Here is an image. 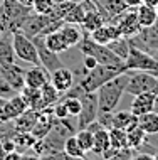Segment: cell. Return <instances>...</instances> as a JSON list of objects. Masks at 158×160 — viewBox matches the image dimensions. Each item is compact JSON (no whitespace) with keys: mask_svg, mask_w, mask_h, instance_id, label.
Here are the masks:
<instances>
[{"mask_svg":"<svg viewBox=\"0 0 158 160\" xmlns=\"http://www.w3.org/2000/svg\"><path fill=\"white\" fill-rule=\"evenodd\" d=\"M86 128H88L91 133H96V132H99V130H103L104 127H103V125H101L99 122H98V120H94V122H91V123H89Z\"/></svg>","mask_w":158,"mask_h":160,"instance_id":"obj_44","label":"cell"},{"mask_svg":"<svg viewBox=\"0 0 158 160\" xmlns=\"http://www.w3.org/2000/svg\"><path fill=\"white\" fill-rule=\"evenodd\" d=\"M111 24H116L121 37H128V39L136 36V34L141 31V25L138 22L135 8H128L126 12H123L121 15H118L116 19L111 20Z\"/></svg>","mask_w":158,"mask_h":160,"instance_id":"obj_11","label":"cell"},{"mask_svg":"<svg viewBox=\"0 0 158 160\" xmlns=\"http://www.w3.org/2000/svg\"><path fill=\"white\" fill-rule=\"evenodd\" d=\"M50 110H52V115L55 116V118H59V120H62V118H71V116H69V111H67V108H66V105H64L62 99H59L57 103H54V105L50 106Z\"/></svg>","mask_w":158,"mask_h":160,"instance_id":"obj_38","label":"cell"},{"mask_svg":"<svg viewBox=\"0 0 158 160\" xmlns=\"http://www.w3.org/2000/svg\"><path fill=\"white\" fill-rule=\"evenodd\" d=\"M78 143L81 145V148L84 150L86 153H89L93 150V143H94V133H91L88 128H81L74 133Z\"/></svg>","mask_w":158,"mask_h":160,"instance_id":"obj_35","label":"cell"},{"mask_svg":"<svg viewBox=\"0 0 158 160\" xmlns=\"http://www.w3.org/2000/svg\"><path fill=\"white\" fill-rule=\"evenodd\" d=\"M123 72H125V69H123V68H114V66L98 64L94 69L88 71L86 74L81 78L78 84L86 93H94V91H98V88H101L104 83H108L109 79H113V78L123 74Z\"/></svg>","mask_w":158,"mask_h":160,"instance_id":"obj_4","label":"cell"},{"mask_svg":"<svg viewBox=\"0 0 158 160\" xmlns=\"http://www.w3.org/2000/svg\"><path fill=\"white\" fill-rule=\"evenodd\" d=\"M12 47H14V52H15L17 59L31 64V66H41L36 44L25 34H22L20 31L12 32Z\"/></svg>","mask_w":158,"mask_h":160,"instance_id":"obj_5","label":"cell"},{"mask_svg":"<svg viewBox=\"0 0 158 160\" xmlns=\"http://www.w3.org/2000/svg\"><path fill=\"white\" fill-rule=\"evenodd\" d=\"M109 143L113 148L116 150H123L128 148V138H126V132L119 128H109Z\"/></svg>","mask_w":158,"mask_h":160,"instance_id":"obj_34","label":"cell"},{"mask_svg":"<svg viewBox=\"0 0 158 160\" xmlns=\"http://www.w3.org/2000/svg\"><path fill=\"white\" fill-rule=\"evenodd\" d=\"M135 12H136V17H138V22L141 27H150V25H153L158 20V14H156L155 7L141 3V5H138L135 8Z\"/></svg>","mask_w":158,"mask_h":160,"instance_id":"obj_26","label":"cell"},{"mask_svg":"<svg viewBox=\"0 0 158 160\" xmlns=\"http://www.w3.org/2000/svg\"><path fill=\"white\" fill-rule=\"evenodd\" d=\"M32 42L36 44V49H37V54H39V61H41L42 68H45L49 72H52V71H55V69L64 66V62L61 61L59 54L52 52V51L44 44V36L32 37Z\"/></svg>","mask_w":158,"mask_h":160,"instance_id":"obj_10","label":"cell"},{"mask_svg":"<svg viewBox=\"0 0 158 160\" xmlns=\"http://www.w3.org/2000/svg\"><path fill=\"white\" fill-rule=\"evenodd\" d=\"M49 81L59 93L64 94L67 89H71L74 86V72L71 69H67L66 66H62V68H59V69L50 72Z\"/></svg>","mask_w":158,"mask_h":160,"instance_id":"obj_14","label":"cell"},{"mask_svg":"<svg viewBox=\"0 0 158 160\" xmlns=\"http://www.w3.org/2000/svg\"><path fill=\"white\" fill-rule=\"evenodd\" d=\"M32 10L36 14H41V15H47L54 10L55 3L54 0H32Z\"/></svg>","mask_w":158,"mask_h":160,"instance_id":"obj_36","label":"cell"},{"mask_svg":"<svg viewBox=\"0 0 158 160\" xmlns=\"http://www.w3.org/2000/svg\"><path fill=\"white\" fill-rule=\"evenodd\" d=\"M111 147L109 143V132L106 128L99 130V132L94 133V143H93V150L91 152L94 155H101L104 150H108Z\"/></svg>","mask_w":158,"mask_h":160,"instance_id":"obj_32","label":"cell"},{"mask_svg":"<svg viewBox=\"0 0 158 160\" xmlns=\"http://www.w3.org/2000/svg\"><path fill=\"white\" fill-rule=\"evenodd\" d=\"M128 8L130 7L126 5L125 0H99L98 2V10L101 12L106 22H111L118 15H121L123 12H126Z\"/></svg>","mask_w":158,"mask_h":160,"instance_id":"obj_17","label":"cell"},{"mask_svg":"<svg viewBox=\"0 0 158 160\" xmlns=\"http://www.w3.org/2000/svg\"><path fill=\"white\" fill-rule=\"evenodd\" d=\"M39 160H71V157H67L62 150H52V152L41 155Z\"/></svg>","mask_w":158,"mask_h":160,"instance_id":"obj_39","label":"cell"},{"mask_svg":"<svg viewBox=\"0 0 158 160\" xmlns=\"http://www.w3.org/2000/svg\"><path fill=\"white\" fill-rule=\"evenodd\" d=\"M37 115H39V111L31 110V108H29V110L24 111L20 116H17L15 120H12L14 130H15V132H31V130L34 128L36 120H37Z\"/></svg>","mask_w":158,"mask_h":160,"instance_id":"obj_24","label":"cell"},{"mask_svg":"<svg viewBox=\"0 0 158 160\" xmlns=\"http://www.w3.org/2000/svg\"><path fill=\"white\" fill-rule=\"evenodd\" d=\"M138 127L146 135H156L158 133V111H148L145 115L138 116Z\"/></svg>","mask_w":158,"mask_h":160,"instance_id":"obj_25","label":"cell"},{"mask_svg":"<svg viewBox=\"0 0 158 160\" xmlns=\"http://www.w3.org/2000/svg\"><path fill=\"white\" fill-rule=\"evenodd\" d=\"M0 36H2V32H0Z\"/></svg>","mask_w":158,"mask_h":160,"instance_id":"obj_61","label":"cell"},{"mask_svg":"<svg viewBox=\"0 0 158 160\" xmlns=\"http://www.w3.org/2000/svg\"><path fill=\"white\" fill-rule=\"evenodd\" d=\"M155 93H156V98H158V84H156V91Z\"/></svg>","mask_w":158,"mask_h":160,"instance_id":"obj_56","label":"cell"},{"mask_svg":"<svg viewBox=\"0 0 158 160\" xmlns=\"http://www.w3.org/2000/svg\"><path fill=\"white\" fill-rule=\"evenodd\" d=\"M49 76H50V72L45 68H42V66H32V68L25 69L24 83H25V86H31V88L41 89L45 83H49Z\"/></svg>","mask_w":158,"mask_h":160,"instance_id":"obj_19","label":"cell"},{"mask_svg":"<svg viewBox=\"0 0 158 160\" xmlns=\"http://www.w3.org/2000/svg\"><path fill=\"white\" fill-rule=\"evenodd\" d=\"M61 99L64 101V105H66L71 118H78V115L81 113V99L72 98V96H62Z\"/></svg>","mask_w":158,"mask_h":160,"instance_id":"obj_37","label":"cell"},{"mask_svg":"<svg viewBox=\"0 0 158 160\" xmlns=\"http://www.w3.org/2000/svg\"><path fill=\"white\" fill-rule=\"evenodd\" d=\"M5 157V152H3V147H2V140H0V160H3Z\"/></svg>","mask_w":158,"mask_h":160,"instance_id":"obj_51","label":"cell"},{"mask_svg":"<svg viewBox=\"0 0 158 160\" xmlns=\"http://www.w3.org/2000/svg\"><path fill=\"white\" fill-rule=\"evenodd\" d=\"M89 37H91L94 42H98V44H101V46H108L111 41L121 37V34H119V29H118L116 24L106 22V24L101 25V27H98L96 31H93L91 34H89Z\"/></svg>","mask_w":158,"mask_h":160,"instance_id":"obj_18","label":"cell"},{"mask_svg":"<svg viewBox=\"0 0 158 160\" xmlns=\"http://www.w3.org/2000/svg\"><path fill=\"white\" fill-rule=\"evenodd\" d=\"M61 96H62V94L59 93L52 84H50V81H49V83H45V84L41 88V101H42V108H50V106L54 105V103H57L59 99H61Z\"/></svg>","mask_w":158,"mask_h":160,"instance_id":"obj_29","label":"cell"},{"mask_svg":"<svg viewBox=\"0 0 158 160\" xmlns=\"http://www.w3.org/2000/svg\"><path fill=\"white\" fill-rule=\"evenodd\" d=\"M155 8H156V14H158V5H156V7H155Z\"/></svg>","mask_w":158,"mask_h":160,"instance_id":"obj_59","label":"cell"},{"mask_svg":"<svg viewBox=\"0 0 158 160\" xmlns=\"http://www.w3.org/2000/svg\"><path fill=\"white\" fill-rule=\"evenodd\" d=\"M69 2H76V3H79V2H83V0H69Z\"/></svg>","mask_w":158,"mask_h":160,"instance_id":"obj_53","label":"cell"},{"mask_svg":"<svg viewBox=\"0 0 158 160\" xmlns=\"http://www.w3.org/2000/svg\"><path fill=\"white\" fill-rule=\"evenodd\" d=\"M5 101H7V98H3V96H0V113H2V110H3V106H5Z\"/></svg>","mask_w":158,"mask_h":160,"instance_id":"obj_49","label":"cell"},{"mask_svg":"<svg viewBox=\"0 0 158 160\" xmlns=\"http://www.w3.org/2000/svg\"><path fill=\"white\" fill-rule=\"evenodd\" d=\"M62 152L66 153L67 157H71V158H83V157H86V152L81 148V145L78 143V140H76L74 135L67 137L66 140H64Z\"/></svg>","mask_w":158,"mask_h":160,"instance_id":"obj_30","label":"cell"},{"mask_svg":"<svg viewBox=\"0 0 158 160\" xmlns=\"http://www.w3.org/2000/svg\"><path fill=\"white\" fill-rule=\"evenodd\" d=\"M125 68L126 71H148L153 76L158 78V64L153 58V54L145 52L138 47L131 46L128 58L125 59Z\"/></svg>","mask_w":158,"mask_h":160,"instance_id":"obj_6","label":"cell"},{"mask_svg":"<svg viewBox=\"0 0 158 160\" xmlns=\"http://www.w3.org/2000/svg\"><path fill=\"white\" fill-rule=\"evenodd\" d=\"M24 74H25V69L22 66H19L17 62H8V64H2V66H0V76L5 79V83L10 86L15 93H19L25 86Z\"/></svg>","mask_w":158,"mask_h":160,"instance_id":"obj_12","label":"cell"},{"mask_svg":"<svg viewBox=\"0 0 158 160\" xmlns=\"http://www.w3.org/2000/svg\"><path fill=\"white\" fill-rule=\"evenodd\" d=\"M32 12V7H27L17 0H3L0 5V25L3 32H15Z\"/></svg>","mask_w":158,"mask_h":160,"instance_id":"obj_3","label":"cell"},{"mask_svg":"<svg viewBox=\"0 0 158 160\" xmlns=\"http://www.w3.org/2000/svg\"><path fill=\"white\" fill-rule=\"evenodd\" d=\"M71 160H88L86 157H83V158H71Z\"/></svg>","mask_w":158,"mask_h":160,"instance_id":"obj_52","label":"cell"},{"mask_svg":"<svg viewBox=\"0 0 158 160\" xmlns=\"http://www.w3.org/2000/svg\"><path fill=\"white\" fill-rule=\"evenodd\" d=\"M113 127L111 128H119V130H125L128 132L130 128H133L135 125H138V116L133 115L130 110H123V111H116L113 113Z\"/></svg>","mask_w":158,"mask_h":160,"instance_id":"obj_21","label":"cell"},{"mask_svg":"<svg viewBox=\"0 0 158 160\" xmlns=\"http://www.w3.org/2000/svg\"><path fill=\"white\" fill-rule=\"evenodd\" d=\"M98 122H99L103 127L106 128V130H109L111 127H113V113H98Z\"/></svg>","mask_w":158,"mask_h":160,"instance_id":"obj_41","label":"cell"},{"mask_svg":"<svg viewBox=\"0 0 158 160\" xmlns=\"http://www.w3.org/2000/svg\"><path fill=\"white\" fill-rule=\"evenodd\" d=\"M14 94H15V91L5 83V79H3L2 76H0V96H3V98H10V96H14Z\"/></svg>","mask_w":158,"mask_h":160,"instance_id":"obj_42","label":"cell"},{"mask_svg":"<svg viewBox=\"0 0 158 160\" xmlns=\"http://www.w3.org/2000/svg\"><path fill=\"white\" fill-rule=\"evenodd\" d=\"M54 120H55V116L52 115V110H50V108H44V110H41L39 115H37L36 123H34V128L31 130V133L37 138V140H42V138H44L50 130H52Z\"/></svg>","mask_w":158,"mask_h":160,"instance_id":"obj_15","label":"cell"},{"mask_svg":"<svg viewBox=\"0 0 158 160\" xmlns=\"http://www.w3.org/2000/svg\"><path fill=\"white\" fill-rule=\"evenodd\" d=\"M44 44L55 54H62V52H66V51L69 49V46H67V42L64 41L62 34L59 32V29L47 34V36H44Z\"/></svg>","mask_w":158,"mask_h":160,"instance_id":"obj_27","label":"cell"},{"mask_svg":"<svg viewBox=\"0 0 158 160\" xmlns=\"http://www.w3.org/2000/svg\"><path fill=\"white\" fill-rule=\"evenodd\" d=\"M145 5H150V7H156L158 5V0H143Z\"/></svg>","mask_w":158,"mask_h":160,"instance_id":"obj_48","label":"cell"},{"mask_svg":"<svg viewBox=\"0 0 158 160\" xmlns=\"http://www.w3.org/2000/svg\"><path fill=\"white\" fill-rule=\"evenodd\" d=\"M103 24H106V20H104V17L101 15V12L98 10V3H96V8H91V10H88L86 14H84L81 27H83L84 32L91 34L93 31H96L98 27H101Z\"/></svg>","mask_w":158,"mask_h":160,"instance_id":"obj_22","label":"cell"},{"mask_svg":"<svg viewBox=\"0 0 158 160\" xmlns=\"http://www.w3.org/2000/svg\"><path fill=\"white\" fill-rule=\"evenodd\" d=\"M59 32L62 34V37H64V41L67 42V46L69 47H74V46H78L79 44V41L83 39V27L78 24H67V22H64L61 27H59Z\"/></svg>","mask_w":158,"mask_h":160,"instance_id":"obj_20","label":"cell"},{"mask_svg":"<svg viewBox=\"0 0 158 160\" xmlns=\"http://www.w3.org/2000/svg\"><path fill=\"white\" fill-rule=\"evenodd\" d=\"M27 110H29V106L25 103V99L22 98V94L15 93L14 96L7 98L5 106H3L2 113H0V120L2 122H12V120H15L17 116H20Z\"/></svg>","mask_w":158,"mask_h":160,"instance_id":"obj_13","label":"cell"},{"mask_svg":"<svg viewBox=\"0 0 158 160\" xmlns=\"http://www.w3.org/2000/svg\"><path fill=\"white\" fill-rule=\"evenodd\" d=\"M15 52L12 47V32H2L0 36V66L15 62Z\"/></svg>","mask_w":158,"mask_h":160,"instance_id":"obj_23","label":"cell"},{"mask_svg":"<svg viewBox=\"0 0 158 160\" xmlns=\"http://www.w3.org/2000/svg\"><path fill=\"white\" fill-rule=\"evenodd\" d=\"M128 72V81H126V91L136 96L141 93H150L156 91L158 78L153 76L148 71H126Z\"/></svg>","mask_w":158,"mask_h":160,"instance_id":"obj_7","label":"cell"},{"mask_svg":"<svg viewBox=\"0 0 158 160\" xmlns=\"http://www.w3.org/2000/svg\"><path fill=\"white\" fill-rule=\"evenodd\" d=\"M20 160H39V155H22Z\"/></svg>","mask_w":158,"mask_h":160,"instance_id":"obj_47","label":"cell"},{"mask_svg":"<svg viewBox=\"0 0 158 160\" xmlns=\"http://www.w3.org/2000/svg\"><path fill=\"white\" fill-rule=\"evenodd\" d=\"M130 44L150 54L158 51V20L150 27H141L136 36L130 37Z\"/></svg>","mask_w":158,"mask_h":160,"instance_id":"obj_8","label":"cell"},{"mask_svg":"<svg viewBox=\"0 0 158 160\" xmlns=\"http://www.w3.org/2000/svg\"><path fill=\"white\" fill-rule=\"evenodd\" d=\"M2 2H3V0H0V5H2Z\"/></svg>","mask_w":158,"mask_h":160,"instance_id":"obj_60","label":"cell"},{"mask_svg":"<svg viewBox=\"0 0 158 160\" xmlns=\"http://www.w3.org/2000/svg\"><path fill=\"white\" fill-rule=\"evenodd\" d=\"M126 81H128V72L125 71L108 83H104L101 88H98L96 96H98V110L99 113H113L118 108L121 96L126 91Z\"/></svg>","mask_w":158,"mask_h":160,"instance_id":"obj_1","label":"cell"},{"mask_svg":"<svg viewBox=\"0 0 158 160\" xmlns=\"http://www.w3.org/2000/svg\"><path fill=\"white\" fill-rule=\"evenodd\" d=\"M108 47L118 56L119 59H121V61H125V59L128 58V52H130L131 44H130V39L128 37H118V39H114V41H111L108 44Z\"/></svg>","mask_w":158,"mask_h":160,"instance_id":"obj_33","label":"cell"},{"mask_svg":"<svg viewBox=\"0 0 158 160\" xmlns=\"http://www.w3.org/2000/svg\"><path fill=\"white\" fill-rule=\"evenodd\" d=\"M146 133L143 132L138 125H135L133 128H130L126 132V138H128V147L133 150H138L141 145H145V140H146Z\"/></svg>","mask_w":158,"mask_h":160,"instance_id":"obj_31","label":"cell"},{"mask_svg":"<svg viewBox=\"0 0 158 160\" xmlns=\"http://www.w3.org/2000/svg\"><path fill=\"white\" fill-rule=\"evenodd\" d=\"M156 93L155 91H150V93H141V94H136L135 99L131 101V106H130V111L136 116L140 115H145L148 111H153L155 110V103H156Z\"/></svg>","mask_w":158,"mask_h":160,"instance_id":"obj_16","label":"cell"},{"mask_svg":"<svg viewBox=\"0 0 158 160\" xmlns=\"http://www.w3.org/2000/svg\"><path fill=\"white\" fill-rule=\"evenodd\" d=\"M2 123H3V122H2V120H0V128H2Z\"/></svg>","mask_w":158,"mask_h":160,"instance_id":"obj_58","label":"cell"},{"mask_svg":"<svg viewBox=\"0 0 158 160\" xmlns=\"http://www.w3.org/2000/svg\"><path fill=\"white\" fill-rule=\"evenodd\" d=\"M78 47H79L81 52H83V56H91V58H94L96 61H98V64L114 66V68H123L126 71L125 61H121V59H119L108 46H101V44H98V42H94L91 37H89L88 32L83 34V39L79 41Z\"/></svg>","mask_w":158,"mask_h":160,"instance_id":"obj_2","label":"cell"},{"mask_svg":"<svg viewBox=\"0 0 158 160\" xmlns=\"http://www.w3.org/2000/svg\"><path fill=\"white\" fill-rule=\"evenodd\" d=\"M131 160H153V155L150 153H133V158Z\"/></svg>","mask_w":158,"mask_h":160,"instance_id":"obj_45","label":"cell"},{"mask_svg":"<svg viewBox=\"0 0 158 160\" xmlns=\"http://www.w3.org/2000/svg\"><path fill=\"white\" fill-rule=\"evenodd\" d=\"M98 66V61L94 58H91V56H84V61H83V68L88 69V71H91V69H94Z\"/></svg>","mask_w":158,"mask_h":160,"instance_id":"obj_43","label":"cell"},{"mask_svg":"<svg viewBox=\"0 0 158 160\" xmlns=\"http://www.w3.org/2000/svg\"><path fill=\"white\" fill-rule=\"evenodd\" d=\"M61 2H64V0H54V3H61Z\"/></svg>","mask_w":158,"mask_h":160,"instance_id":"obj_54","label":"cell"},{"mask_svg":"<svg viewBox=\"0 0 158 160\" xmlns=\"http://www.w3.org/2000/svg\"><path fill=\"white\" fill-rule=\"evenodd\" d=\"M81 99V113L78 115V130L86 128L91 122L98 118V96L94 93H83L79 96Z\"/></svg>","mask_w":158,"mask_h":160,"instance_id":"obj_9","label":"cell"},{"mask_svg":"<svg viewBox=\"0 0 158 160\" xmlns=\"http://www.w3.org/2000/svg\"><path fill=\"white\" fill-rule=\"evenodd\" d=\"M136 152V150H133V148H123V150H118V153L114 155V157H111L109 160H131L133 158V153Z\"/></svg>","mask_w":158,"mask_h":160,"instance_id":"obj_40","label":"cell"},{"mask_svg":"<svg viewBox=\"0 0 158 160\" xmlns=\"http://www.w3.org/2000/svg\"><path fill=\"white\" fill-rule=\"evenodd\" d=\"M125 2H126V5L130 8H136L138 5H141V3H143V0H125Z\"/></svg>","mask_w":158,"mask_h":160,"instance_id":"obj_46","label":"cell"},{"mask_svg":"<svg viewBox=\"0 0 158 160\" xmlns=\"http://www.w3.org/2000/svg\"><path fill=\"white\" fill-rule=\"evenodd\" d=\"M19 93L22 94V98L25 99V103H27V106L31 110H36V111L44 110L42 108V101H41V89L31 88V86H24Z\"/></svg>","mask_w":158,"mask_h":160,"instance_id":"obj_28","label":"cell"},{"mask_svg":"<svg viewBox=\"0 0 158 160\" xmlns=\"http://www.w3.org/2000/svg\"><path fill=\"white\" fill-rule=\"evenodd\" d=\"M153 160H158V153H156V155H153Z\"/></svg>","mask_w":158,"mask_h":160,"instance_id":"obj_55","label":"cell"},{"mask_svg":"<svg viewBox=\"0 0 158 160\" xmlns=\"http://www.w3.org/2000/svg\"><path fill=\"white\" fill-rule=\"evenodd\" d=\"M91 2H94V3H98V2H99V0H91Z\"/></svg>","mask_w":158,"mask_h":160,"instance_id":"obj_57","label":"cell"},{"mask_svg":"<svg viewBox=\"0 0 158 160\" xmlns=\"http://www.w3.org/2000/svg\"><path fill=\"white\" fill-rule=\"evenodd\" d=\"M17 2L24 3V5H27V7H31V5H32V0H17Z\"/></svg>","mask_w":158,"mask_h":160,"instance_id":"obj_50","label":"cell"}]
</instances>
